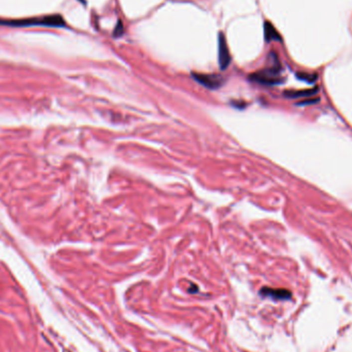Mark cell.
<instances>
[{"mask_svg": "<svg viewBox=\"0 0 352 352\" xmlns=\"http://www.w3.org/2000/svg\"><path fill=\"white\" fill-rule=\"evenodd\" d=\"M262 297L271 298L273 300H290L292 293L284 289H271V287H263L260 292Z\"/></svg>", "mask_w": 352, "mask_h": 352, "instance_id": "cell-5", "label": "cell"}, {"mask_svg": "<svg viewBox=\"0 0 352 352\" xmlns=\"http://www.w3.org/2000/svg\"><path fill=\"white\" fill-rule=\"evenodd\" d=\"M264 35H265L266 42L281 41L282 40L280 34L278 33V31L270 22H265V24H264Z\"/></svg>", "mask_w": 352, "mask_h": 352, "instance_id": "cell-6", "label": "cell"}, {"mask_svg": "<svg viewBox=\"0 0 352 352\" xmlns=\"http://www.w3.org/2000/svg\"><path fill=\"white\" fill-rule=\"evenodd\" d=\"M217 47H218V65L221 70H226L232 61L231 54L229 51V46L227 43L226 36L223 35L222 32L218 34L217 39Z\"/></svg>", "mask_w": 352, "mask_h": 352, "instance_id": "cell-3", "label": "cell"}, {"mask_svg": "<svg viewBox=\"0 0 352 352\" xmlns=\"http://www.w3.org/2000/svg\"><path fill=\"white\" fill-rule=\"evenodd\" d=\"M298 78L301 79V81L306 82L308 84H313L316 79H317V75L314 73H307V72H299L297 74Z\"/></svg>", "mask_w": 352, "mask_h": 352, "instance_id": "cell-8", "label": "cell"}, {"mask_svg": "<svg viewBox=\"0 0 352 352\" xmlns=\"http://www.w3.org/2000/svg\"><path fill=\"white\" fill-rule=\"evenodd\" d=\"M280 71H281V67L276 57L273 65L269 68L252 73L251 75H249V79L254 83H258L264 86H275L282 83V79L280 77Z\"/></svg>", "mask_w": 352, "mask_h": 352, "instance_id": "cell-2", "label": "cell"}, {"mask_svg": "<svg viewBox=\"0 0 352 352\" xmlns=\"http://www.w3.org/2000/svg\"><path fill=\"white\" fill-rule=\"evenodd\" d=\"M191 76L194 77V79L197 83L210 90H216L220 88L223 85V83H225V79L216 74H204V73L194 72L191 73Z\"/></svg>", "mask_w": 352, "mask_h": 352, "instance_id": "cell-4", "label": "cell"}, {"mask_svg": "<svg viewBox=\"0 0 352 352\" xmlns=\"http://www.w3.org/2000/svg\"><path fill=\"white\" fill-rule=\"evenodd\" d=\"M0 25H6L12 27H65L66 22L60 14L42 15L38 18H30L24 20H0Z\"/></svg>", "mask_w": 352, "mask_h": 352, "instance_id": "cell-1", "label": "cell"}, {"mask_svg": "<svg viewBox=\"0 0 352 352\" xmlns=\"http://www.w3.org/2000/svg\"><path fill=\"white\" fill-rule=\"evenodd\" d=\"M123 32H124V27H123V24H122V22H121V21H119V22H118V24H117V26H116V29H115V31H114V35H115L116 37L121 36V35L123 34Z\"/></svg>", "mask_w": 352, "mask_h": 352, "instance_id": "cell-9", "label": "cell"}, {"mask_svg": "<svg viewBox=\"0 0 352 352\" xmlns=\"http://www.w3.org/2000/svg\"><path fill=\"white\" fill-rule=\"evenodd\" d=\"M317 93V88L309 89V90H301V91H289L285 92V96L289 98H301V97H308V96L314 95Z\"/></svg>", "mask_w": 352, "mask_h": 352, "instance_id": "cell-7", "label": "cell"}]
</instances>
